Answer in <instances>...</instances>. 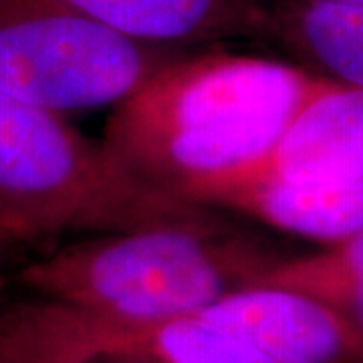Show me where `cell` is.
<instances>
[{"label": "cell", "instance_id": "obj_9", "mask_svg": "<svg viewBox=\"0 0 363 363\" xmlns=\"http://www.w3.org/2000/svg\"><path fill=\"white\" fill-rule=\"evenodd\" d=\"M147 45L260 39L264 0H61Z\"/></svg>", "mask_w": 363, "mask_h": 363}, {"label": "cell", "instance_id": "obj_13", "mask_svg": "<svg viewBox=\"0 0 363 363\" xmlns=\"http://www.w3.org/2000/svg\"><path fill=\"white\" fill-rule=\"evenodd\" d=\"M99 363H145V362H99Z\"/></svg>", "mask_w": 363, "mask_h": 363}, {"label": "cell", "instance_id": "obj_8", "mask_svg": "<svg viewBox=\"0 0 363 363\" xmlns=\"http://www.w3.org/2000/svg\"><path fill=\"white\" fill-rule=\"evenodd\" d=\"M259 168L286 182L363 176V89L333 81L298 113Z\"/></svg>", "mask_w": 363, "mask_h": 363}, {"label": "cell", "instance_id": "obj_7", "mask_svg": "<svg viewBox=\"0 0 363 363\" xmlns=\"http://www.w3.org/2000/svg\"><path fill=\"white\" fill-rule=\"evenodd\" d=\"M204 206H220L283 233L337 245L363 233V176L333 182H286L262 168L212 186Z\"/></svg>", "mask_w": 363, "mask_h": 363}, {"label": "cell", "instance_id": "obj_10", "mask_svg": "<svg viewBox=\"0 0 363 363\" xmlns=\"http://www.w3.org/2000/svg\"><path fill=\"white\" fill-rule=\"evenodd\" d=\"M260 39L313 67L311 73L363 89V4L264 0Z\"/></svg>", "mask_w": 363, "mask_h": 363}, {"label": "cell", "instance_id": "obj_2", "mask_svg": "<svg viewBox=\"0 0 363 363\" xmlns=\"http://www.w3.org/2000/svg\"><path fill=\"white\" fill-rule=\"evenodd\" d=\"M218 228L210 206L135 176L104 142H91L59 111L0 85V245H47L65 234Z\"/></svg>", "mask_w": 363, "mask_h": 363}, {"label": "cell", "instance_id": "obj_4", "mask_svg": "<svg viewBox=\"0 0 363 363\" xmlns=\"http://www.w3.org/2000/svg\"><path fill=\"white\" fill-rule=\"evenodd\" d=\"M168 59L61 0H0V85L52 111L117 105Z\"/></svg>", "mask_w": 363, "mask_h": 363}, {"label": "cell", "instance_id": "obj_14", "mask_svg": "<svg viewBox=\"0 0 363 363\" xmlns=\"http://www.w3.org/2000/svg\"><path fill=\"white\" fill-rule=\"evenodd\" d=\"M0 250H4V247H2V245H0Z\"/></svg>", "mask_w": 363, "mask_h": 363}, {"label": "cell", "instance_id": "obj_12", "mask_svg": "<svg viewBox=\"0 0 363 363\" xmlns=\"http://www.w3.org/2000/svg\"><path fill=\"white\" fill-rule=\"evenodd\" d=\"M339 2H351V4H363V0H339Z\"/></svg>", "mask_w": 363, "mask_h": 363}, {"label": "cell", "instance_id": "obj_3", "mask_svg": "<svg viewBox=\"0 0 363 363\" xmlns=\"http://www.w3.org/2000/svg\"><path fill=\"white\" fill-rule=\"evenodd\" d=\"M283 255L233 228L152 226L95 234L21 271L37 297L123 321L198 317L259 285Z\"/></svg>", "mask_w": 363, "mask_h": 363}, {"label": "cell", "instance_id": "obj_1", "mask_svg": "<svg viewBox=\"0 0 363 363\" xmlns=\"http://www.w3.org/2000/svg\"><path fill=\"white\" fill-rule=\"evenodd\" d=\"M331 83L252 55L168 59L113 105L104 143L135 176L202 204L212 186L269 162L298 113Z\"/></svg>", "mask_w": 363, "mask_h": 363}, {"label": "cell", "instance_id": "obj_11", "mask_svg": "<svg viewBox=\"0 0 363 363\" xmlns=\"http://www.w3.org/2000/svg\"><path fill=\"white\" fill-rule=\"evenodd\" d=\"M259 285L319 298L363 333V233L315 255L281 259Z\"/></svg>", "mask_w": 363, "mask_h": 363}, {"label": "cell", "instance_id": "obj_6", "mask_svg": "<svg viewBox=\"0 0 363 363\" xmlns=\"http://www.w3.org/2000/svg\"><path fill=\"white\" fill-rule=\"evenodd\" d=\"M200 317L252 343L274 363H363V333L305 293L255 285Z\"/></svg>", "mask_w": 363, "mask_h": 363}, {"label": "cell", "instance_id": "obj_5", "mask_svg": "<svg viewBox=\"0 0 363 363\" xmlns=\"http://www.w3.org/2000/svg\"><path fill=\"white\" fill-rule=\"evenodd\" d=\"M274 363L204 317L123 321L37 297L0 313V363Z\"/></svg>", "mask_w": 363, "mask_h": 363}]
</instances>
